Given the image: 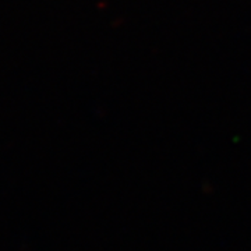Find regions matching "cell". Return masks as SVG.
<instances>
[]
</instances>
